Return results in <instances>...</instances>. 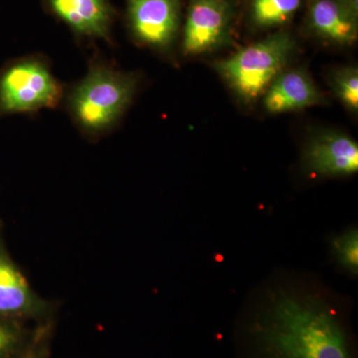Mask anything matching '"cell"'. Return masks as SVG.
I'll return each instance as SVG.
<instances>
[{
  "label": "cell",
  "mask_w": 358,
  "mask_h": 358,
  "mask_svg": "<svg viewBox=\"0 0 358 358\" xmlns=\"http://www.w3.org/2000/svg\"><path fill=\"white\" fill-rule=\"evenodd\" d=\"M251 331L258 358H353L338 313L315 294L275 292Z\"/></svg>",
  "instance_id": "obj_1"
},
{
  "label": "cell",
  "mask_w": 358,
  "mask_h": 358,
  "mask_svg": "<svg viewBox=\"0 0 358 358\" xmlns=\"http://www.w3.org/2000/svg\"><path fill=\"white\" fill-rule=\"evenodd\" d=\"M140 86L136 73L127 72L102 58L92 59L89 69L65 96L68 114L80 133L98 141L119 124Z\"/></svg>",
  "instance_id": "obj_2"
},
{
  "label": "cell",
  "mask_w": 358,
  "mask_h": 358,
  "mask_svg": "<svg viewBox=\"0 0 358 358\" xmlns=\"http://www.w3.org/2000/svg\"><path fill=\"white\" fill-rule=\"evenodd\" d=\"M296 51L289 32L272 33L260 41L214 62L213 68L242 102H255L287 69Z\"/></svg>",
  "instance_id": "obj_3"
},
{
  "label": "cell",
  "mask_w": 358,
  "mask_h": 358,
  "mask_svg": "<svg viewBox=\"0 0 358 358\" xmlns=\"http://www.w3.org/2000/svg\"><path fill=\"white\" fill-rule=\"evenodd\" d=\"M64 95L62 84L41 55L13 59L0 68V117L55 109Z\"/></svg>",
  "instance_id": "obj_4"
},
{
  "label": "cell",
  "mask_w": 358,
  "mask_h": 358,
  "mask_svg": "<svg viewBox=\"0 0 358 358\" xmlns=\"http://www.w3.org/2000/svg\"><path fill=\"white\" fill-rule=\"evenodd\" d=\"M55 301L40 296L14 260L0 222V317L39 324L56 319Z\"/></svg>",
  "instance_id": "obj_5"
},
{
  "label": "cell",
  "mask_w": 358,
  "mask_h": 358,
  "mask_svg": "<svg viewBox=\"0 0 358 358\" xmlns=\"http://www.w3.org/2000/svg\"><path fill=\"white\" fill-rule=\"evenodd\" d=\"M124 21L136 44L167 53L178 38L182 0H124Z\"/></svg>",
  "instance_id": "obj_6"
},
{
  "label": "cell",
  "mask_w": 358,
  "mask_h": 358,
  "mask_svg": "<svg viewBox=\"0 0 358 358\" xmlns=\"http://www.w3.org/2000/svg\"><path fill=\"white\" fill-rule=\"evenodd\" d=\"M234 8L230 0H189L182 28L183 55L199 56L232 41Z\"/></svg>",
  "instance_id": "obj_7"
},
{
  "label": "cell",
  "mask_w": 358,
  "mask_h": 358,
  "mask_svg": "<svg viewBox=\"0 0 358 358\" xmlns=\"http://www.w3.org/2000/svg\"><path fill=\"white\" fill-rule=\"evenodd\" d=\"M49 15L64 23L75 38L113 43L117 9L110 0H41Z\"/></svg>",
  "instance_id": "obj_8"
},
{
  "label": "cell",
  "mask_w": 358,
  "mask_h": 358,
  "mask_svg": "<svg viewBox=\"0 0 358 358\" xmlns=\"http://www.w3.org/2000/svg\"><path fill=\"white\" fill-rule=\"evenodd\" d=\"M303 160L313 176H352L358 171V145L348 134L322 131L308 140Z\"/></svg>",
  "instance_id": "obj_9"
},
{
  "label": "cell",
  "mask_w": 358,
  "mask_h": 358,
  "mask_svg": "<svg viewBox=\"0 0 358 358\" xmlns=\"http://www.w3.org/2000/svg\"><path fill=\"white\" fill-rule=\"evenodd\" d=\"M263 96L264 108L273 115L296 112L326 102L313 78L301 68L282 71Z\"/></svg>",
  "instance_id": "obj_10"
},
{
  "label": "cell",
  "mask_w": 358,
  "mask_h": 358,
  "mask_svg": "<svg viewBox=\"0 0 358 358\" xmlns=\"http://www.w3.org/2000/svg\"><path fill=\"white\" fill-rule=\"evenodd\" d=\"M308 24L315 36L329 43L352 45L358 37V20L350 15L338 0H312Z\"/></svg>",
  "instance_id": "obj_11"
},
{
  "label": "cell",
  "mask_w": 358,
  "mask_h": 358,
  "mask_svg": "<svg viewBox=\"0 0 358 358\" xmlns=\"http://www.w3.org/2000/svg\"><path fill=\"white\" fill-rule=\"evenodd\" d=\"M301 0H252L250 20L258 29L286 25L300 8Z\"/></svg>",
  "instance_id": "obj_12"
},
{
  "label": "cell",
  "mask_w": 358,
  "mask_h": 358,
  "mask_svg": "<svg viewBox=\"0 0 358 358\" xmlns=\"http://www.w3.org/2000/svg\"><path fill=\"white\" fill-rule=\"evenodd\" d=\"M34 326L0 317V358H20L35 333Z\"/></svg>",
  "instance_id": "obj_13"
},
{
  "label": "cell",
  "mask_w": 358,
  "mask_h": 358,
  "mask_svg": "<svg viewBox=\"0 0 358 358\" xmlns=\"http://www.w3.org/2000/svg\"><path fill=\"white\" fill-rule=\"evenodd\" d=\"M329 86L334 95L345 105L346 109L358 110V69L355 66L341 67L331 71Z\"/></svg>",
  "instance_id": "obj_14"
},
{
  "label": "cell",
  "mask_w": 358,
  "mask_h": 358,
  "mask_svg": "<svg viewBox=\"0 0 358 358\" xmlns=\"http://www.w3.org/2000/svg\"><path fill=\"white\" fill-rule=\"evenodd\" d=\"M333 251L341 267L358 273V232L355 228L345 231L333 241Z\"/></svg>",
  "instance_id": "obj_15"
},
{
  "label": "cell",
  "mask_w": 358,
  "mask_h": 358,
  "mask_svg": "<svg viewBox=\"0 0 358 358\" xmlns=\"http://www.w3.org/2000/svg\"><path fill=\"white\" fill-rule=\"evenodd\" d=\"M55 320L36 324L34 336L20 358H51V345Z\"/></svg>",
  "instance_id": "obj_16"
},
{
  "label": "cell",
  "mask_w": 358,
  "mask_h": 358,
  "mask_svg": "<svg viewBox=\"0 0 358 358\" xmlns=\"http://www.w3.org/2000/svg\"><path fill=\"white\" fill-rule=\"evenodd\" d=\"M338 2L350 15L358 20V0H338Z\"/></svg>",
  "instance_id": "obj_17"
}]
</instances>
